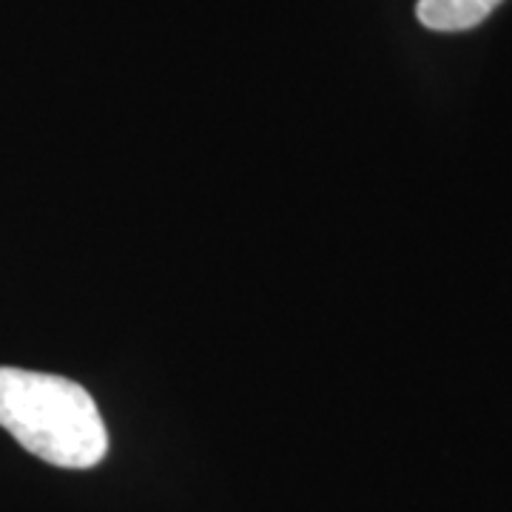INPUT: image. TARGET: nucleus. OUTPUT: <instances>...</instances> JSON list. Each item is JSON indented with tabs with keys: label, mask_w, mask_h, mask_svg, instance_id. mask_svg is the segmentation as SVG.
I'll return each mask as SVG.
<instances>
[{
	"label": "nucleus",
	"mask_w": 512,
	"mask_h": 512,
	"mask_svg": "<svg viewBox=\"0 0 512 512\" xmlns=\"http://www.w3.org/2000/svg\"><path fill=\"white\" fill-rule=\"evenodd\" d=\"M0 427L23 450L63 470H89L109 453L92 393L52 373L0 367Z\"/></svg>",
	"instance_id": "obj_1"
},
{
	"label": "nucleus",
	"mask_w": 512,
	"mask_h": 512,
	"mask_svg": "<svg viewBox=\"0 0 512 512\" xmlns=\"http://www.w3.org/2000/svg\"><path fill=\"white\" fill-rule=\"evenodd\" d=\"M504 0H419L416 18L430 32H467L493 15Z\"/></svg>",
	"instance_id": "obj_2"
}]
</instances>
